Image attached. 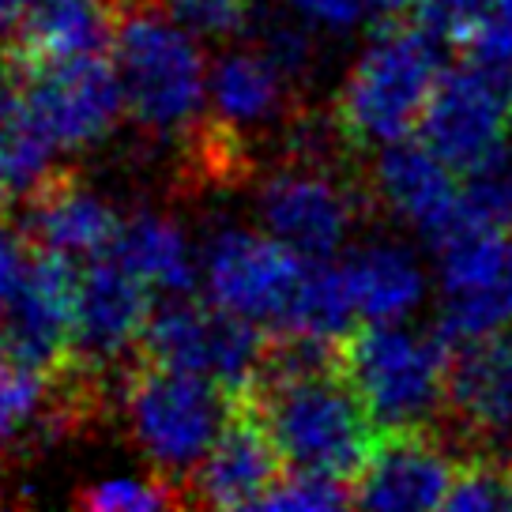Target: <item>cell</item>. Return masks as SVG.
Returning <instances> with one entry per match:
<instances>
[{
    "instance_id": "cell-12",
    "label": "cell",
    "mask_w": 512,
    "mask_h": 512,
    "mask_svg": "<svg viewBox=\"0 0 512 512\" xmlns=\"http://www.w3.org/2000/svg\"><path fill=\"white\" fill-rule=\"evenodd\" d=\"M76 302L80 264L38 253L16 302L0 317V354L46 373L61 366L76 347Z\"/></svg>"
},
{
    "instance_id": "cell-19",
    "label": "cell",
    "mask_w": 512,
    "mask_h": 512,
    "mask_svg": "<svg viewBox=\"0 0 512 512\" xmlns=\"http://www.w3.org/2000/svg\"><path fill=\"white\" fill-rule=\"evenodd\" d=\"M279 464H283L279 448L268 437L264 422L249 407H241L230 415L219 441L189 475L192 497L204 512H241L279 482L275 479Z\"/></svg>"
},
{
    "instance_id": "cell-6",
    "label": "cell",
    "mask_w": 512,
    "mask_h": 512,
    "mask_svg": "<svg viewBox=\"0 0 512 512\" xmlns=\"http://www.w3.org/2000/svg\"><path fill=\"white\" fill-rule=\"evenodd\" d=\"M238 403L219 384L147 362L125 381V418L136 448L162 475H192Z\"/></svg>"
},
{
    "instance_id": "cell-32",
    "label": "cell",
    "mask_w": 512,
    "mask_h": 512,
    "mask_svg": "<svg viewBox=\"0 0 512 512\" xmlns=\"http://www.w3.org/2000/svg\"><path fill=\"white\" fill-rule=\"evenodd\" d=\"M19 110V95H16V68L0 64V128L8 125Z\"/></svg>"
},
{
    "instance_id": "cell-1",
    "label": "cell",
    "mask_w": 512,
    "mask_h": 512,
    "mask_svg": "<svg viewBox=\"0 0 512 512\" xmlns=\"http://www.w3.org/2000/svg\"><path fill=\"white\" fill-rule=\"evenodd\" d=\"M253 411L279 448V460L294 475L343 482L366 467L377 448L373 415L347 381L343 366L328 354L283 347L272 358L264 381L249 392Z\"/></svg>"
},
{
    "instance_id": "cell-7",
    "label": "cell",
    "mask_w": 512,
    "mask_h": 512,
    "mask_svg": "<svg viewBox=\"0 0 512 512\" xmlns=\"http://www.w3.org/2000/svg\"><path fill=\"white\" fill-rule=\"evenodd\" d=\"M144 354L155 366L219 384L234 400H249V392L264 381L275 358L264 328L192 298H174L170 305L155 309Z\"/></svg>"
},
{
    "instance_id": "cell-18",
    "label": "cell",
    "mask_w": 512,
    "mask_h": 512,
    "mask_svg": "<svg viewBox=\"0 0 512 512\" xmlns=\"http://www.w3.org/2000/svg\"><path fill=\"white\" fill-rule=\"evenodd\" d=\"M448 415L467 441L512 448V328L460 343L448 381Z\"/></svg>"
},
{
    "instance_id": "cell-27",
    "label": "cell",
    "mask_w": 512,
    "mask_h": 512,
    "mask_svg": "<svg viewBox=\"0 0 512 512\" xmlns=\"http://www.w3.org/2000/svg\"><path fill=\"white\" fill-rule=\"evenodd\" d=\"M437 512H512V467L501 460L464 467Z\"/></svg>"
},
{
    "instance_id": "cell-23",
    "label": "cell",
    "mask_w": 512,
    "mask_h": 512,
    "mask_svg": "<svg viewBox=\"0 0 512 512\" xmlns=\"http://www.w3.org/2000/svg\"><path fill=\"white\" fill-rule=\"evenodd\" d=\"M49 377L46 369L23 366L0 354V452L19 445L31 430L49 418Z\"/></svg>"
},
{
    "instance_id": "cell-33",
    "label": "cell",
    "mask_w": 512,
    "mask_h": 512,
    "mask_svg": "<svg viewBox=\"0 0 512 512\" xmlns=\"http://www.w3.org/2000/svg\"><path fill=\"white\" fill-rule=\"evenodd\" d=\"M34 0H0V34H16V27L27 19Z\"/></svg>"
},
{
    "instance_id": "cell-26",
    "label": "cell",
    "mask_w": 512,
    "mask_h": 512,
    "mask_svg": "<svg viewBox=\"0 0 512 512\" xmlns=\"http://www.w3.org/2000/svg\"><path fill=\"white\" fill-rule=\"evenodd\" d=\"M309 31L320 34H358L366 27H381L400 12L407 0H290Z\"/></svg>"
},
{
    "instance_id": "cell-15",
    "label": "cell",
    "mask_w": 512,
    "mask_h": 512,
    "mask_svg": "<svg viewBox=\"0 0 512 512\" xmlns=\"http://www.w3.org/2000/svg\"><path fill=\"white\" fill-rule=\"evenodd\" d=\"M294 83L298 72H290L264 42L230 46L211 64L208 117L219 125L226 144L260 136L287 117Z\"/></svg>"
},
{
    "instance_id": "cell-29",
    "label": "cell",
    "mask_w": 512,
    "mask_h": 512,
    "mask_svg": "<svg viewBox=\"0 0 512 512\" xmlns=\"http://www.w3.org/2000/svg\"><path fill=\"white\" fill-rule=\"evenodd\" d=\"M174 12L196 38H238L253 19V0H170Z\"/></svg>"
},
{
    "instance_id": "cell-11",
    "label": "cell",
    "mask_w": 512,
    "mask_h": 512,
    "mask_svg": "<svg viewBox=\"0 0 512 512\" xmlns=\"http://www.w3.org/2000/svg\"><path fill=\"white\" fill-rule=\"evenodd\" d=\"M433 294L445 336L482 339L512 328V230H467L433 249Z\"/></svg>"
},
{
    "instance_id": "cell-14",
    "label": "cell",
    "mask_w": 512,
    "mask_h": 512,
    "mask_svg": "<svg viewBox=\"0 0 512 512\" xmlns=\"http://www.w3.org/2000/svg\"><path fill=\"white\" fill-rule=\"evenodd\" d=\"M460 467L430 433H392L377 441L366 467L354 475L358 512H437Z\"/></svg>"
},
{
    "instance_id": "cell-9",
    "label": "cell",
    "mask_w": 512,
    "mask_h": 512,
    "mask_svg": "<svg viewBox=\"0 0 512 512\" xmlns=\"http://www.w3.org/2000/svg\"><path fill=\"white\" fill-rule=\"evenodd\" d=\"M19 117L46 140L57 155L87 151L110 140V132L128 113L117 64L102 57L34 68L19 76Z\"/></svg>"
},
{
    "instance_id": "cell-8",
    "label": "cell",
    "mask_w": 512,
    "mask_h": 512,
    "mask_svg": "<svg viewBox=\"0 0 512 512\" xmlns=\"http://www.w3.org/2000/svg\"><path fill=\"white\" fill-rule=\"evenodd\" d=\"M256 223L272 238L309 260H336L347 253L362 223V200L336 170L324 162L294 159L260 181Z\"/></svg>"
},
{
    "instance_id": "cell-22",
    "label": "cell",
    "mask_w": 512,
    "mask_h": 512,
    "mask_svg": "<svg viewBox=\"0 0 512 512\" xmlns=\"http://www.w3.org/2000/svg\"><path fill=\"white\" fill-rule=\"evenodd\" d=\"M53 159L57 151L16 110V117L0 128V215L12 200H27L46 185L53 177Z\"/></svg>"
},
{
    "instance_id": "cell-28",
    "label": "cell",
    "mask_w": 512,
    "mask_h": 512,
    "mask_svg": "<svg viewBox=\"0 0 512 512\" xmlns=\"http://www.w3.org/2000/svg\"><path fill=\"white\" fill-rule=\"evenodd\" d=\"M241 512H351V501L343 497L339 482L294 475L279 479Z\"/></svg>"
},
{
    "instance_id": "cell-34",
    "label": "cell",
    "mask_w": 512,
    "mask_h": 512,
    "mask_svg": "<svg viewBox=\"0 0 512 512\" xmlns=\"http://www.w3.org/2000/svg\"><path fill=\"white\" fill-rule=\"evenodd\" d=\"M253 4H256V0H253Z\"/></svg>"
},
{
    "instance_id": "cell-3",
    "label": "cell",
    "mask_w": 512,
    "mask_h": 512,
    "mask_svg": "<svg viewBox=\"0 0 512 512\" xmlns=\"http://www.w3.org/2000/svg\"><path fill=\"white\" fill-rule=\"evenodd\" d=\"M204 38L170 8L136 4L121 16L113 57L125 87L128 117L155 140H185L211 106V64Z\"/></svg>"
},
{
    "instance_id": "cell-20",
    "label": "cell",
    "mask_w": 512,
    "mask_h": 512,
    "mask_svg": "<svg viewBox=\"0 0 512 512\" xmlns=\"http://www.w3.org/2000/svg\"><path fill=\"white\" fill-rule=\"evenodd\" d=\"M121 19L110 0H34L27 19L12 34V68L16 76L34 68L102 57L117 38Z\"/></svg>"
},
{
    "instance_id": "cell-2",
    "label": "cell",
    "mask_w": 512,
    "mask_h": 512,
    "mask_svg": "<svg viewBox=\"0 0 512 512\" xmlns=\"http://www.w3.org/2000/svg\"><path fill=\"white\" fill-rule=\"evenodd\" d=\"M441 31L422 23L373 27L336 91V128L351 147L384 151L411 140L445 80Z\"/></svg>"
},
{
    "instance_id": "cell-30",
    "label": "cell",
    "mask_w": 512,
    "mask_h": 512,
    "mask_svg": "<svg viewBox=\"0 0 512 512\" xmlns=\"http://www.w3.org/2000/svg\"><path fill=\"white\" fill-rule=\"evenodd\" d=\"M31 260L34 256L27 253L23 234L0 219V317H4L8 305L16 302L19 287H23V279L31 272Z\"/></svg>"
},
{
    "instance_id": "cell-31",
    "label": "cell",
    "mask_w": 512,
    "mask_h": 512,
    "mask_svg": "<svg viewBox=\"0 0 512 512\" xmlns=\"http://www.w3.org/2000/svg\"><path fill=\"white\" fill-rule=\"evenodd\" d=\"M490 0H418L422 19L437 31H464L471 19L479 16Z\"/></svg>"
},
{
    "instance_id": "cell-4",
    "label": "cell",
    "mask_w": 512,
    "mask_h": 512,
    "mask_svg": "<svg viewBox=\"0 0 512 512\" xmlns=\"http://www.w3.org/2000/svg\"><path fill=\"white\" fill-rule=\"evenodd\" d=\"M343 373L366 411L388 433L426 430L448 411L452 354L441 332L403 324H366L343 347Z\"/></svg>"
},
{
    "instance_id": "cell-25",
    "label": "cell",
    "mask_w": 512,
    "mask_h": 512,
    "mask_svg": "<svg viewBox=\"0 0 512 512\" xmlns=\"http://www.w3.org/2000/svg\"><path fill=\"white\" fill-rule=\"evenodd\" d=\"M80 512H181L174 490L155 475H106L80 494Z\"/></svg>"
},
{
    "instance_id": "cell-24",
    "label": "cell",
    "mask_w": 512,
    "mask_h": 512,
    "mask_svg": "<svg viewBox=\"0 0 512 512\" xmlns=\"http://www.w3.org/2000/svg\"><path fill=\"white\" fill-rule=\"evenodd\" d=\"M467 64L512 91V0H490L464 31Z\"/></svg>"
},
{
    "instance_id": "cell-10",
    "label": "cell",
    "mask_w": 512,
    "mask_h": 512,
    "mask_svg": "<svg viewBox=\"0 0 512 512\" xmlns=\"http://www.w3.org/2000/svg\"><path fill=\"white\" fill-rule=\"evenodd\" d=\"M418 132L456 174H497L512 166V91L475 64L448 68Z\"/></svg>"
},
{
    "instance_id": "cell-13",
    "label": "cell",
    "mask_w": 512,
    "mask_h": 512,
    "mask_svg": "<svg viewBox=\"0 0 512 512\" xmlns=\"http://www.w3.org/2000/svg\"><path fill=\"white\" fill-rule=\"evenodd\" d=\"M151 290L121 268L110 253L80 268V302H76V347L87 369H113L136 347H144L155 305Z\"/></svg>"
},
{
    "instance_id": "cell-17",
    "label": "cell",
    "mask_w": 512,
    "mask_h": 512,
    "mask_svg": "<svg viewBox=\"0 0 512 512\" xmlns=\"http://www.w3.org/2000/svg\"><path fill=\"white\" fill-rule=\"evenodd\" d=\"M354 320L366 324H403L433 294V275L422 256L396 238H369L336 256Z\"/></svg>"
},
{
    "instance_id": "cell-21",
    "label": "cell",
    "mask_w": 512,
    "mask_h": 512,
    "mask_svg": "<svg viewBox=\"0 0 512 512\" xmlns=\"http://www.w3.org/2000/svg\"><path fill=\"white\" fill-rule=\"evenodd\" d=\"M110 256L136 275L151 294L185 298L200 283V249L189 230L166 211H132L121 223Z\"/></svg>"
},
{
    "instance_id": "cell-5",
    "label": "cell",
    "mask_w": 512,
    "mask_h": 512,
    "mask_svg": "<svg viewBox=\"0 0 512 512\" xmlns=\"http://www.w3.org/2000/svg\"><path fill=\"white\" fill-rule=\"evenodd\" d=\"M313 260L272 238L264 226H219L200 249V287L211 305L256 328L287 336Z\"/></svg>"
},
{
    "instance_id": "cell-16",
    "label": "cell",
    "mask_w": 512,
    "mask_h": 512,
    "mask_svg": "<svg viewBox=\"0 0 512 512\" xmlns=\"http://www.w3.org/2000/svg\"><path fill=\"white\" fill-rule=\"evenodd\" d=\"M125 215H117L110 196L87 181L53 174L27 196V238L38 253L61 256L68 264H95L113 249Z\"/></svg>"
}]
</instances>
